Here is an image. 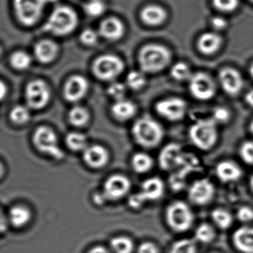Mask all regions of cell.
I'll list each match as a JSON object with an SVG mask.
<instances>
[{"label": "cell", "instance_id": "1", "mask_svg": "<svg viewBox=\"0 0 253 253\" xmlns=\"http://www.w3.org/2000/svg\"><path fill=\"white\" fill-rule=\"evenodd\" d=\"M137 144L146 149L156 147L164 137V130L157 121L149 117L137 120L131 129Z\"/></svg>", "mask_w": 253, "mask_h": 253}, {"label": "cell", "instance_id": "2", "mask_svg": "<svg viewBox=\"0 0 253 253\" xmlns=\"http://www.w3.org/2000/svg\"><path fill=\"white\" fill-rule=\"evenodd\" d=\"M78 25V16L75 10L61 5L52 11L43 29L57 36H66L74 32Z\"/></svg>", "mask_w": 253, "mask_h": 253}, {"label": "cell", "instance_id": "3", "mask_svg": "<svg viewBox=\"0 0 253 253\" xmlns=\"http://www.w3.org/2000/svg\"><path fill=\"white\" fill-rule=\"evenodd\" d=\"M171 59L169 50L157 44L143 47L138 55L140 69L148 73H155L165 69L169 64Z\"/></svg>", "mask_w": 253, "mask_h": 253}, {"label": "cell", "instance_id": "4", "mask_svg": "<svg viewBox=\"0 0 253 253\" xmlns=\"http://www.w3.org/2000/svg\"><path fill=\"white\" fill-rule=\"evenodd\" d=\"M189 137L195 146L202 150H209L217 140L216 122L213 119H202L192 124Z\"/></svg>", "mask_w": 253, "mask_h": 253}, {"label": "cell", "instance_id": "5", "mask_svg": "<svg viewBox=\"0 0 253 253\" xmlns=\"http://www.w3.org/2000/svg\"><path fill=\"white\" fill-rule=\"evenodd\" d=\"M34 146L41 153L56 160L64 158V152L59 146L57 134L51 128L41 126L35 129L32 137Z\"/></svg>", "mask_w": 253, "mask_h": 253}, {"label": "cell", "instance_id": "6", "mask_svg": "<svg viewBox=\"0 0 253 253\" xmlns=\"http://www.w3.org/2000/svg\"><path fill=\"white\" fill-rule=\"evenodd\" d=\"M57 0H14V8L19 21L26 26L38 23L45 5Z\"/></svg>", "mask_w": 253, "mask_h": 253}, {"label": "cell", "instance_id": "7", "mask_svg": "<svg viewBox=\"0 0 253 253\" xmlns=\"http://www.w3.org/2000/svg\"><path fill=\"white\" fill-rule=\"evenodd\" d=\"M164 182L158 177H151L142 183L140 192L128 198V204L132 209H140L146 201H157L164 195Z\"/></svg>", "mask_w": 253, "mask_h": 253}, {"label": "cell", "instance_id": "8", "mask_svg": "<svg viewBox=\"0 0 253 253\" xmlns=\"http://www.w3.org/2000/svg\"><path fill=\"white\" fill-rule=\"evenodd\" d=\"M166 217L169 226L177 232L188 230L194 220L190 209L182 201H175L170 204L167 208Z\"/></svg>", "mask_w": 253, "mask_h": 253}, {"label": "cell", "instance_id": "9", "mask_svg": "<svg viewBox=\"0 0 253 253\" xmlns=\"http://www.w3.org/2000/svg\"><path fill=\"white\" fill-rule=\"evenodd\" d=\"M124 69V63L120 57L112 54L100 56L93 65V73L98 79L110 81L116 79Z\"/></svg>", "mask_w": 253, "mask_h": 253}, {"label": "cell", "instance_id": "10", "mask_svg": "<svg viewBox=\"0 0 253 253\" xmlns=\"http://www.w3.org/2000/svg\"><path fill=\"white\" fill-rule=\"evenodd\" d=\"M51 90L48 84L41 80L32 81L26 89V99L28 106L31 109H43L49 103Z\"/></svg>", "mask_w": 253, "mask_h": 253}, {"label": "cell", "instance_id": "11", "mask_svg": "<svg viewBox=\"0 0 253 253\" xmlns=\"http://www.w3.org/2000/svg\"><path fill=\"white\" fill-rule=\"evenodd\" d=\"M189 91L197 100L206 101L214 97L215 84L210 75L198 72L192 75L189 79Z\"/></svg>", "mask_w": 253, "mask_h": 253}, {"label": "cell", "instance_id": "12", "mask_svg": "<svg viewBox=\"0 0 253 253\" xmlns=\"http://www.w3.org/2000/svg\"><path fill=\"white\" fill-rule=\"evenodd\" d=\"M155 109L165 119L169 121H177L184 117L187 105L182 99L170 97L157 103Z\"/></svg>", "mask_w": 253, "mask_h": 253}, {"label": "cell", "instance_id": "13", "mask_svg": "<svg viewBox=\"0 0 253 253\" xmlns=\"http://www.w3.org/2000/svg\"><path fill=\"white\" fill-rule=\"evenodd\" d=\"M199 167V161L195 156L185 154L180 165L174 169L169 178L170 186L174 191H179L184 186L185 180L188 174L197 171Z\"/></svg>", "mask_w": 253, "mask_h": 253}, {"label": "cell", "instance_id": "14", "mask_svg": "<svg viewBox=\"0 0 253 253\" xmlns=\"http://www.w3.org/2000/svg\"><path fill=\"white\" fill-rule=\"evenodd\" d=\"M131 186L128 177L122 174H114L105 182L103 195L107 199L117 201L128 193Z\"/></svg>", "mask_w": 253, "mask_h": 253}, {"label": "cell", "instance_id": "15", "mask_svg": "<svg viewBox=\"0 0 253 253\" xmlns=\"http://www.w3.org/2000/svg\"><path fill=\"white\" fill-rule=\"evenodd\" d=\"M185 153L177 143H170L160 152L158 162L160 167L166 171L174 170L181 163Z\"/></svg>", "mask_w": 253, "mask_h": 253}, {"label": "cell", "instance_id": "16", "mask_svg": "<svg viewBox=\"0 0 253 253\" xmlns=\"http://www.w3.org/2000/svg\"><path fill=\"white\" fill-rule=\"evenodd\" d=\"M214 194V187L212 183L207 179H201L191 185L189 198L194 204L204 205L211 201Z\"/></svg>", "mask_w": 253, "mask_h": 253}, {"label": "cell", "instance_id": "17", "mask_svg": "<svg viewBox=\"0 0 253 253\" xmlns=\"http://www.w3.org/2000/svg\"><path fill=\"white\" fill-rule=\"evenodd\" d=\"M88 82L84 77L75 75L68 80L64 88V97L69 102L80 101L88 91Z\"/></svg>", "mask_w": 253, "mask_h": 253}, {"label": "cell", "instance_id": "18", "mask_svg": "<svg viewBox=\"0 0 253 253\" xmlns=\"http://www.w3.org/2000/svg\"><path fill=\"white\" fill-rule=\"evenodd\" d=\"M219 81L223 91L229 95H236L242 90L244 85V80L241 74L230 68H226L220 72Z\"/></svg>", "mask_w": 253, "mask_h": 253}, {"label": "cell", "instance_id": "19", "mask_svg": "<svg viewBox=\"0 0 253 253\" xmlns=\"http://www.w3.org/2000/svg\"><path fill=\"white\" fill-rule=\"evenodd\" d=\"M109 159L107 149L100 145L88 146L84 152V162L91 168H103L108 164Z\"/></svg>", "mask_w": 253, "mask_h": 253}, {"label": "cell", "instance_id": "20", "mask_svg": "<svg viewBox=\"0 0 253 253\" xmlns=\"http://www.w3.org/2000/svg\"><path fill=\"white\" fill-rule=\"evenodd\" d=\"M125 27L124 23L116 17H109L102 22L99 35L109 41H117L124 36Z\"/></svg>", "mask_w": 253, "mask_h": 253}, {"label": "cell", "instance_id": "21", "mask_svg": "<svg viewBox=\"0 0 253 253\" xmlns=\"http://www.w3.org/2000/svg\"><path fill=\"white\" fill-rule=\"evenodd\" d=\"M58 45L50 40L40 41L35 47V54L38 61L47 64L55 60L58 54Z\"/></svg>", "mask_w": 253, "mask_h": 253}, {"label": "cell", "instance_id": "22", "mask_svg": "<svg viewBox=\"0 0 253 253\" xmlns=\"http://www.w3.org/2000/svg\"><path fill=\"white\" fill-rule=\"evenodd\" d=\"M233 242L238 250L244 253H253V227L244 226L235 231Z\"/></svg>", "mask_w": 253, "mask_h": 253}, {"label": "cell", "instance_id": "23", "mask_svg": "<svg viewBox=\"0 0 253 253\" xmlns=\"http://www.w3.org/2000/svg\"><path fill=\"white\" fill-rule=\"evenodd\" d=\"M112 116L120 122H125L132 118L137 112V106L131 100H117L112 106Z\"/></svg>", "mask_w": 253, "mask_h": 253}, {"label": "cell", "instance_id": "24", "mask_svg": "<svg viewBox=\"0 0 253 253\" xmlns=\"http://www.w3.org/2000/svg\"><path fill=\"white\" fill-rule=\"evenodd\" d=\"M142 21L150 26L163 24L167 18V13L162 7L150 5L145 7L140 13Z\"/></svg>", "mask_w": 253, "mask_h": 253}, {"label": "cell", "instance_id": "25", "mask_svg": "<svg viewBox=\"0 0 253 253\" xmlns=\"http://www.w3.org/2000/svg\"><path fill=\"white\" fill-rule=\"evenodd\" d=\"M216 174L219 180L224 183L236 181L242 175L238 166L231 161H222L216 167Z\"/></svg>", "mask_w": 253, "mask_h": 253}, {"label": "cell", "instance_id": "26", "mask_svg": "<svg viewBox=\"0 0 253 253\" xmlns=\"http://www.w3.org/2000/svg\"><path fill=\"white\" fill-rule=\"evenodd\" d=\"M222 44V38L215 32H207L201 35L198 41V48L204 54L215 53Z\"/></svg>", "mask_w": 253, "mask_h": 253}, {"label": "cell", "instance_id": "27", "mask_svg": "<svg viewBox=\"0 0 253 253\" xmlns=\"http://www.w3.org/2000/svg\"><path fill=\"white\" fill-rule=\"evenodd\" d=\"M8 217L10 222L14 227L20 228L29 223L32 217V213L24 206H14L10 210Z\"/></svg>", "mask_w": 253, "mask_h": 253}, {"label": "cell", "instance_id": "28", "mask_svg": "<svg viewBox=\"0 0 253 253\" xmlns=\"http://www.w3.org/2000/svg\"><path fill=\"white\" fill-rule=\"evenodd\" d=\"M89 112L82 106H75L69 112V123L74 126H84L89 122Z\"/></svg>", "mask_w": 253, "mask_h": 253}, {"label": "cell", "instance_id": "29", "mask_svg": "<svg viewBox=\"0 0 253 253\" xmlns=\"http://www.w3.org/2000/svg\"><path fill=\"white\" fill-rule=\"evenodd\" d=\"M66 143L69 149L73 152H84L88 147L86 136L83 133L77 131H73L67 134Z\"/></svg>", "mask_w": 253, "mask_h": 253}, {"label": "cell", "instance_id": "30", "mask_svg": "<svg viewBox=\"0 0 253 253\" xmlns=\"http://www.w3.org/2000/svg\"><path fill=\"white\" fill-rule=\"evenodd\" d=\"M131 165L136 172L146 173L153 167V160L147 154L138 152L131 158Z\"/></svg>", "mask_w": 253, "mask_h": 253}, {"label": "cell", "instance_id": "31", "mask_svg": "<svg viewBox=\"0 0 253 253\" xmlns=\"http://www.w3.org/2000/svg\"><path fill=\"white\" fill-rule=\"evenodd\" d=\"M111 247L115 253H131L134 243L128 237H115L111 241Z\"/></svg>", "mask_w": 253, "mask_h": 253}, {"label": "cell", "instance_id": "32", "mask_svg": "<svg viewBox=\"0 0 253 253\" xmlns=\"http://www.w3.org/2000/svg\"><path fill=\"white\" fill-rule=\"evenodd\" d=\"M10 119L15 125H25L30 120V112L26 106L21 105L14 106L10 112Z\"/></svg>", "mask_w": 253, "mask_h": 253}, {"label": "cell", "instance_id": "33", "mask_svg": "<svg viewBox=\"0 0 253 253\" xmlns=\"http://www.w3.org/2000/svg\"><path fill=\"white\" fill-rule=\"evenodd\" d=\"M213 221L220 229H226L232 223L230 213L223 209H216L211 213Z\"/></svg>", "mask_w": 253, "mask_h": 253}, {"label": "cell", "instance_id": "34", "mask_svg": "<svg viewBox=\"0 0 253 253\" xmlns=\"http://www.w3.org/2000/svg\"><path fill=\"white\" fill-rule=\"evenodd\" d=\"M11 66L17 70H26L32 64V57L24 51H17L11 57Z\"/></svg>", "mask_w": 253, "mask_h": 253}, {"label": "cell", "instance_id": "35", "mask_svg": "<svg viewBox=\"0 0 253 253\" xmlns=\"http://www.w3.org/2000/svg\"><path fill=\"white\" fill-rule=\"evenodd\" d=\"M171 77L176 81H183L186 80L190 79L192 77L190 69L189 66L186 63H176L171 67Z\"/></svg>", "mask_w": 253, "mask_h": 253}, {"label": "cell", "instance_id": "36", "mask_svg": "<svg viewBox=\"0 0 253 253\" xmlns=\"http://www.w3.org/2000/svg\"><path fill=\"white\" fill-rule=\"evenodd\" d=\"M195 238L202 243H210L214 239V231L213 228L207 223H203L197 228Z\"/></svg>", "mask_w": 253, "mask_h": 253}, {"label": "cell", "instance_id": "37", "mask_svg": "<svg viewBox=\"0 0 253 253\" xmlns=\"http://www.w3.org/2000/svg\"><path fill=\"white\" fill-rule=\"evenodd\" d=\"M126 82L131 89L139 90L146 85V80L142 72L132 71L127 75Z\"/></svg>", "mask_w": 253, "mask_h": 253}, {"label": "cell", "instance_id": "38", "mask_svg": "<svg viewBox=\"0 0 253 253\" xmlns=\"http://www.w3.org/2000/svg\"><path fill=\"white\" fill-rule=\"evenodd\" d=\"M170 253H196V247L191 240L182 239L173 244Z\"/></svg>", "mask_w": 253, "mask_h": 253}, {"label": "cell", "instance_id": "39", "mask_svg": "<svg viewBox=\"0 0 253 253\" xmlns=\"http://www.w3.org/2000/svg\"><path fill=\"white\" fill-rule=\"evenodd\" d=\"M84 9L90 17H97L104 13L106 5L102 0H90L85 4Z\"/></svg>", "mask_w": 253, "mask_h": 253}, {"label": "cell", "instance_id": "40", "mask_svg": "<svg viewBox=\"0 0 253 253\" xmlns=\"http://www.w3.org/2000/svg\"><path fill=\"white\" fill-rule=\"evenodd\" d=\"M213 5L222 12H232L238 8L239 0H213Z\"/></svg>", "mask_w": 253, "mask_h": 253}, {"label": "cell", "instance_id": "41", "mask_svg": "<svg viewBox=\"0 0 253 253\" xmlns=\"http://www.w3.org/2000/svg\"><path fill=\"white\" fill-rule=\"evenodd\" d=\"M240 155L244 162L253 165V141L244 142L240 149Z\"/></svg>", "mask_w": 253, "mask_h": 253}, {"label": "cell", "instance_id": "42", "mask_svg": "<svg viewBox=\"0 0 253 253\" xmlns=\"http://www.w3.org/2000/svg\"><path fill=\"white\" fill-rule=\"evenodd\" d=\"M125 85L121 83L115 82L112 83L109 88H108V94L113 97L114 99L117 100H122L124 99V95L126 94Z\"/></svg>", "mask_w": 253, "mask_h": 253}, {"label": "cell", "instance_id": "43", "mask_svg": "<svg viewBox=\"0 0 253 253\" xmlns=\"http://www.w3.org/2000/svg\"><path fill=\"white\" fill-rule=\"evenodd\" d=\"M98 34L92 29H85L81 35V41L84 45L92 46L98 41Z\"/></svg>", "mask_w": 253, "mask_h": 253}, {"label": "cell", "instance_id": "44", "mask_svg": "<svg viewBox=\"0 0 253 253\" xmlns=\"http://www.w3.org/2000/svg\"><path fill=\"white\" fill-rule=\"evenodd\" d=\"M229 118H230V113L229 110L226 108L219 107L215 108L213 112V118L212 119L215 121L216 123H220V124H224V123L228 122Z\"/></svg>", "mask_w": 253, "mask_h": 253}, {"label": "cell", "instance_id": "45", "mask_svg": "<svg viewBox=\"0 0 253 253\" xmlns=\"http://www.w3.org/2000/svg\"><path fill=\"white\" fill-rule=\"evenodd\" d=\"M237 217L240 221L247 223L253 220V210L248 207H243L238 210Z\"/></svg>", "mask_w": 253, "mask_h": 253}, {"label": "cell", "instance_id": "46", "mask_svg": "<svg viewBox=\"0 0 253 253\" xmlns=\"http://www.w3.org/2000/svg\"><path fill=\"white\" fill-rule=\"evenodd\" d=\"M227 21L220 17H214L211 20V26L214 30L222 31L227 26Z\"/></svg>", "mask_w": 253, "mask_h": 253}, {"label": "cell", "instance_id": "47", "mask_svg": "<svg viewBox=\"0 0 253 253\" xmlns=\"http://www.w3.org/2000/svg\"><path fill=\"white\" fill-rule=\"evenodd\" d=\"M137 253H158V249L152 243L145 242L140 244Z\"/></svg>", "mask_w": 253, "mask_h": 253}, {"label": "cell", "instance_id": "48", "mask_svg": "<svg viewBox=\"0 0 253 253\" xmlns=\"http://www.w3.org/2000/svg\"><path fill=\"white\" fill-rule=\"evenodd\" d=\"M88 253H109V252L108 251L106 248H104V247L97 246V247L91 249Z\"/></svg>", "mask_w": 253, "mask_h": 253}, {"label": "cell", "instance_id": "49", "mask_svg": "<svg viewBox=\"0 0 253 253\" xmlns=\"http://www.w3.org/2000/svg\"><path fill=\"white\" fill-rule=\"evenodd\" d=\"M246 102L249 106L253 108V89L247 93L246 95Z\"/></svg>", "mask_w": 253, "mask_h": 253}, {"label": "cell", "instance_id": "50", "mask_svg": "<svg viewBox=\"0 0 253 253\" xmlns=\"http://www.w3.org/2000/svg\"><path fill=\"white\" fill-rule=\"evenodd\" d=\"M1 85H2V92H1V94H2V97H3L4 96H5V93H4V91H6V88H5V85H4L3 83H2V84H1Z\"/></svg>", "mask_w": 253, "mask_h": 253}, {"label": "cell", "instance_id": "51", "mask_svg": "<svg viewBox=\"0 0 253 253\" xmlns=\"http://www.w3.org/2000/svg\"><path fill=\"white\" fill-rule=\"evenodd\" d=\"M250 131L252 132V134H253V121H252L251 124H250Z\"/></svg>", "mask_w": 253, "mask_h": 253}, {"label": "cell", "instance_id": "52", "mask_svg": "<svg viewBox=\"0 0 253 253\" xmlns=\"http://www.w3.org/2000/svg\"><path fill=\"white\" fill-rule=\"evenodd\" d=\"M250 75H251L252 78H253V64L252 65L251 67H250Z\"/></svg>", "mask_w": 253, "mask_h": 253}, {"label": "cell", "instance_id": "53", "mask_svg": "<svg viewBox=\"0 0 253 253\" xmlns=\"http://www.w3.org/2000/svg\"><path fill=\"white\" fill-rule=\"evenodd\" d=\"M250 186H251L252 189L253 191V174L252 175L251 178H250Z\"/></svg>", "mask_w": 253, "mask_h": 253}, {"label": "cell", "instance_id": "54", "mask_svg": "<svg viewBox=\"0 0 253 253\" xmlns=\"http://www.w3.org/2000/svg\"><path fill=\"white\" fill-rule=\"evenodd\" d=\"M252 2H253V0H251Z\"/></svg>", "mask_w": 253, "mask_h": 253}]
</instances>
